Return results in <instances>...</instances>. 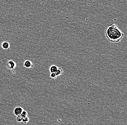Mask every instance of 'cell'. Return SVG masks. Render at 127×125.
Instances as JSON below:
<instances>
[{
	"label": "cell",
	"mask_w": 127,
	"mask_h": 125,
	"mask_svg": "<svg viewBox=\"0 0 127 125\" xmlns=\"http://www.w3.org/2000/svg\"><path fill=\"white\" fill-rule=\"evenodd\" d=\"M50 77L52 79H55L56 78L57 76L55 73H51Z\"/></svg>",
	"instance_id": "11"
},
{
	"label": "cell",
	"mask_w": 127,
	"mask_h": 125,
	"mask_svg": "<svg viewBox=\"0 0 127 125\" xmlns=\"http://www.w3.org/2000/svg\"><path fill=\"white\" fill-rule=\"evenodd\" d=\"M6 66L7 68L9 70H13L16 67V65L14 61L10 60L6 63Z\"/></svg>",
	"instance_id": "2"
},
{
	"label": "cell",
	"mask_w": 127,
	"mask_h": 125,
	"mask_svg": "<svg viewBox=\"0 0 127 125\" xmlns=\"http://www.w3.org/2000/svg\"><path fill=\"white\" fill-rule=\"evenodd\" d=\"M22 120H23V118L21 116V115H18L16 118V120L18 122L21 123L22 122Z\"/></svg>",
	"instance_id": "9"
},
{
	"label": "cell",
	"mask_w": 127,
	"mask_h": 125,
	"mask_svg": "<svg viewBox=\"0 0 127 125\" xmlns=\"http://www.w3.org/2000/svg\"><path fill=\"white\" fill-rule=\"evenodd\" d=\"M55 73L57 77L63 74V70L61 68H58V69Z\"/></svg>",
	"instance_id": "6"
},
{
	"label": "cell",
	"mask_w": 127,
	"mask_h": 125,
	"mask_svg": "<svg viewBox=\"0 0 127 125\" xmlns=\"http://www.w3.org/2000/svg\"><path fill=\"white\" fill-rule=\"evenodd\" d=\"M2 46L4 49H8L9 48V44L8 42H4L2 44Z\"/></svg>",
	"instance_id": "7"
},
{
	"label": "cell",
	"mask_w": 127,
	"mask_h": 125,
	"mask_svg": "<svg viewBox=\"0 0 127 125\" xmlns=\"http://www.w3.org/2000/svg\"><path fill=\"white\" fill-rule=\"evenodd\" d=\"M23 66L26 68H32L34 65L31 61L27 60L24 61Z\"/></svg>",
	"instance_id": "4"
},
{
	"label": "cell",
	"mask_w": 127,
	"mask_h": 125,
	"mask_svg": "<svg viewBox=\"0 0 127 125\" xmlns=\"http://www.w3.org/2000/svg\"><path fill=\"white\" fill-rule=\"evenodd\" d=\"M23 110V109L22 107H18L15 108L14 110V115L17 116L18 115H20Z\"/></svg>",
	"instance_id": "3"
},
{
	"label": "cell",
	"mask_w": 127,
	"mask_h": 125,
	"mask_svg": "<svg viewBox=\"0 0 127 125\" xmlns=\"http://www.w3.org/2000/svg\"><path fill=\"white\" fill-rule=\"evenodd\" d=\"M58 67L55 65H52L50 67V71L51 73H55L58 69Z\"/></svg>",
	"instance_id": "5"
},
{
	"label": "cell",
	"mask_w": 127,
	"mask_h": 125,
	"mask_svg": "<svg viewBox=\"0 0 127 125\" xmlns=\"http://www.w3.org/2000/svg\"><path fill=\"white\" fill-rule=\"evenodd\" d=\"M29 118L28 117H25V118H23V120H22V122L24 123V124H26L28 123L29 121Z\"/></svg>",
	"instance_id": "8"
},
{
	"label": "cell",
	"mask_w": 127,
	"mask_h": 125,
	"mask_svg": "<svg viewBox=\"0 0 127 125\" xmlns=\"http://www.w3.org/2000/svg\"><path fill=\"white\" fill-rule=\"evenodd\" d=\"M105 35L109 41L117 43L122 40L124 37V34L116 24H113L106 29Z\"/></svg>",
	"instance_id": "1"
},
{
	"label": "cell",
	"mask_w": 127,
	"mask_h": 125,
	"mask_svg": "<svg viewBox=\"0 0 127 125\" xmlns=\"http://www.w3.org/2000/svg\"><path fill=\"white\" fill-rule=\"evenodd\" d=\"M27 115H28V113H27V112L25 110H23L20 115L22 118H24L27 116Z\"/></svg>",
	"instance_id": "10"
}]
</instances>
